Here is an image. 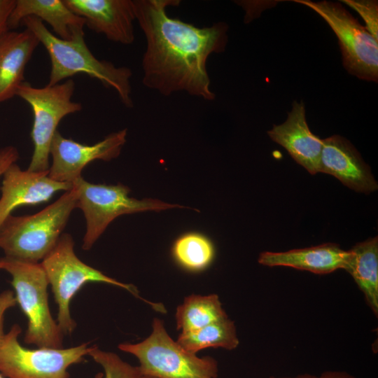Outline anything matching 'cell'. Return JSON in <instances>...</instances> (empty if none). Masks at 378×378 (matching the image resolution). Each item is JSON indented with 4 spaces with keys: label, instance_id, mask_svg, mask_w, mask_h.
Returning <instances> with one entry per match:
<instances>
[{
    "label": "cell",
    "instance_id": "1",
    "mask_svg": "<svg viewBox=\"0 0 378 378\" xmlns=\"http://www.w3.org/2000/svg\"><path fill=\"white\" fill-rule=\"evenodd\" d=\"M180 0H132L135 19L144 33L146 46L142 61V83L162 95L184 92L206 101L215 99L211 90L207 60L224 52L227 43V24L219 22L197 27L170 18L169 6Z\"/></svg>",
    "mask_w": 378,
    "mask_h": 378
},
{
    "label": "cell",
    "instance_id": "2",
    "mask_svg": "<svg viewBox=\"0 0 378 378\" xmlns=\"http://www.w3.org/2000/svg\"><path fill=\"white\" fill-rule=\"evenodd\" d=\"M20 24L34 34L49 55L51 69L48 85H56L76 74H85L99 80L106 88L115 90L126 107L133 106L130 69L99 59L90 50L84 38L65 41L57 37L36 18H25Z\"/></svg>",
    "mask_w": 378,
    "mask_h": 378
},
{
    "label": "cell",
    "instance_id": "3",
    "mask_svg": "<svg viewBox=\"0 0 378 378\" xmlns=\"http://www.w3.org/2000/svg\"><path fill=\"white\" fill-rule=\"evenodd\" d=\"M76 206L77 190L74 186L35 214L9 215L0 227V248L6 257L38 262L56 245Z\"/></svg>",
    "mask_w": 378,
    "mask_h": 378
},
{
    "label": "cell",
    "instance_id": "4",
    "mask_svg": "<svg viewBox=\"0 0 378 378\" xmlns=\"http://www.w3.org/2000/svg\"><path fill=\"white\" fill-rule=\"evenodd\" d=\"M74 246L72 237L62 233L41 262L57 304V323L64 335L71 334L76 327L71 315L70 304L74 296L88 282L105 283L122 288L151 305L155 311L166 312L162 304L141 298L134 285L120 282L84 263L74 253Z\"/></svg>",
    "mask_w": 378,
    "mask_h": 378
},
{
    "label": "cell",
    "instance_id": "5",
    "mask_svg": "<svg viewBox=\"0 0 378 378\" xmlns=\"http://www.w3.org/2000/svg\"><path fill=\"white\" fill-rule=\"evenodd\" d=\"M118 349L134 356L143 376L153 378H217V361L211 356L199 357L174 340L163 321L154 318L148 337L138 343H121Z\"/></svg>",
    "mask_w": 378,
    "mask_h": 378
},
{
    "label": "cell",
    "instance_id": "6",
    "mask_svg": "<svg viewBox=\"0 0 378 378\" xmlns=\"http://www.w3.org/2000/svg\"><path fill=\"white\" fill-rule=\"evenodd\" d=\"M0 266L11 275L17 303L28 321L24 342L38 348H62L64 334L50 311L49 283L41 262L4 256Z\"/></svg>",
    "mask_w": 378,
    "mask_h": 378
},
{
    "label": "cell",
    "instance_id": "7",
    "mask_svg": "<svg viewBox=\"0 0 378 378\" xmlns=\"http://www.w3.org/2000/svg\"><path fill=\"white\" fill-rule=\"evenodd\" d=\"M74 90L72 79L41 88L24 81L18 88L16 96L30 106L34 115L31 132L34 153L27 170L49 169L51 142L59 123L65 116L82 110L80 103L71 100Z\"/></svg>",
    "mask_w": 378,
    "mask_h": 378
},
{
    "label": "cell",
    "instance_id": "8",
    "mask_svg": "<svg viewBox=\"0 0 378 378\" xmlns=\"http://www.w3.org/2000/svg\"><path fill=\"white\" fill-rule=\"evenodd\" d=\"M73 184L77 190L76 207L83 211L86 221L82 246L85 251L91 248L107 226L120 215L184 207L157 199L130 197V188L121 183L94 184L81 176Z\"/></svg>",
    "mask_w": 378,
    "mask_h": 378
},
{
    "label": "cell",
    "instance_id": "9",
    "mask_svg": "<svg viewBox=\"0 0 378 378\" xmlns=\"http://www.w3.org/2000/svg\"><path fill=\"white\" fill-rule=\"evenodd\" d=\"M21 328L14 324L0 347V373L6 378H69L68 369L84 360L89 342L69 348L29 349L18 341Z\"/></svg>",
    "mask_w": 378,
    "mask_h": 378
},
{
    "label": "cell",
    "instance_id": "10",
    "mask_svg": "<svg viewBox=\"0 0 378 378\" xmlns=\"http://www.w3.org/2000/svg\"><path fill=\"white\" fill-rule=\"evenodd\" d=\"M316 11L338 38L343 65L362 80L377 82L378 43L367 29L340 3L295 0Z\"/></svg>",
    "mask_w": 378,
    "mask_h": 378
},
{
    "label": "cell",
    "instance_id": "11",
    "mask_svg": "<svg viewBox=\"0 0 378 378\" xmlns=\"http://www.w3.org/2000/svg\"><path fill=\"white\" fill-rule=\"evenodd\" d=\"M127 134V129H123L93 145H85L66 139L57 131L50 149L52 164L48 169L49 177L73 183L81 177L83 169L90 162L96 160L110 161L118 157L126 143Z\"/></svg>",
    "mask_w": 378,
    "mask_h": 378
},
{
    "label": "cell",
    "instance_id": "12",
    "mask_svg": "<svg viewBox=\"0 0 378 378\" xmlns=\"http://www.w3.org/2000/svg\"><path fill=\"white\" fill-rule=\"evenodd\" d=\"M93 31L114 43L130 45L135 39L132 0H64Z\"/></svg>",
    "mask_w": 378,
    "mask_h": 378
},
{
    "label": "cell",
    "instance_id": "13",
    "mask_svg": "<svg viewBox=\"0 0 378 378\" xmlns=\"http://www.w3.org/2000/svg\"><path fill=\"white\" fill-rule=\"evenodd\" d=\"M48 174L22 170L15 162L6 169L0 188V227L16 207L45 202L55 192L73 188L72 183L54 181Z\"/></svg>",
    "mask_w": 378,
    "mask_h": 378
},
{
    "label": "cell",
    "instance_id": "14",
    "mask_svg": "<svg viewBox=\"0 0 378 378\" xmlns=\"http://www.w3.org/2000/svg\"><path fill=\"white\" fill-rule=\"evenodd\" d=\"M322 143L319 172L334 176L358 192L369 193L377 189L370 167L347 139L333 135L323 139Z\"/></svg>",
    "mask_w": 378,
    "mask_h": 378
},
{
    "label": "cell",
    "instance_id": "15",
    "mask_svg": "<svg viewBox=\"0 0 378 378\" xmlns=\"http://www.w3.org/2000/svg\"><path fill=\"white\" fill-rule=\"evenodd\" d=\"M267 134L309 173L319 172L322 139L309 130L303 102L295 101L286 121L274 125Z\"/></svg>",
    "mask_w": 378,
    "mask_h": 378
},
{
    "label": "cell",
    "instance_id": "16",
    "mask_svg": "<svg viewBox=\"0 0 378 378\" xmlns=\"http://www.w3.org/2000/svg\"><path fill=\"white\" fill-rule=\"evenodd\" d=\"M30 16L48 23L55 35L62 40L84 38V19L74 13L64 0H15L8 21V29L17 28L23 19Z\"/></svg>",
    "mask_w": 378,
    "mask_h": 378
},
{
    "label": "cell",
    "instance_id": "17",
    "mask_svg": "<svg viewBox=\"0 0 378 378\" xmlns=\"http://www.w3.org/2000/svg\"><path fill=\"white\" fill-rule=\"evenodd\" d=\"M39 43L34 34L26 28L0 34V103L16 96L24 82L26 66Z\"/></svg>",
    "mask_w": 378,
    "mask_h": 378
},
{
    "label": "cell",
    "instance_id": "18",
    "mask_svg": "<svg viewBox=\"0 0 378 378\" xmlns=\"http://www.w3.org/2000/svg\"><path fill=\"white\" fill-rule=\"evenodd\" d=\"M350 254V250L345 251L338 244L328 243L284 252L264 251L258 261L268 267L284 266L326 274L338 269L345 270Z\"/></svg>",
    "mask_w": 378,
    "mask_h": 378
},
{
    "label": "cell",
    "instance_id": "19",
    "mask_svg": "<svg viewBox=\"0 0 378 378\" xmlns=\"http://www.w3.org/2000/svg\"><path fill=\"white\" fill-rule=\"evenodd\" d=\"M347 271L363 293L374 314H378L377 237L358 243L350 250Z\"/></svg>",
    "mask_w": 378,
    "mask_h": 378
},
{
    "label": "cell",
    "instance_id": "20",
    "mask_svg": "<svg viewBox=\"0 0 378 378\" xmlns=\"http://www.w3.org/2000/svg\"><path fill=\"white\" fill-rule=\"evenodd\" d=\"M216 294H192L184 298L176 312L177 330L181 333L194 331L227 317Z\"/></svg>",
    "mask_w": 378,
    "mask_h": 378
},
{
    "label": "cell",
    "instance_id": "21",
    "mask_svg": "<svg viewBox=\"0 0 378 378\" xmlns=\"http://www.w3.org/2000/svg\"><path fill=\"white\" fill-rule=\"evenodd\" d=\"M176 342L195 354L208 348L232 350L239 343L234 323L228 316L196 330L180 333Z\"/></svg>",
    "mask_w": 378,
    "mask_h": 378
},
{
    "label": "cell",
    "instance_id": "22",
    "mask_svg": "<svg viewBox=\"0 0 378 378\" xmlns=\"http://www.w3.org/2000/svg\"><path fill=\"white\" fill-rule=\"evenodd\" d=\"M172 255L176 262L185 270L199 272L206 269L215 254L212 241L206 235L197 232L181 234L174 242Z\"/></svg>",
    "mask_w": 378,
    "mask_h": 378
},
{
    "label": "cell",
    "instance_id": "23",
    "mask_svg": "<svg viewBox=\"0 0 378 378\" xmlns=\"http://www.w3.org/2000/svg\"><path fill=\"white\" fill-rule=\"evenodd\" d=\"M88 356L102 368L103 378H141L138 367L124 361L113 352L102 350L94 345Z\"/></svg>",
    "mask_w": 378,
    "mask_h": 378
},
{
    "label": "cell",
    "instance_id": "24",
    "mask_svg": "<svg viewBox=\"0 0 378 378\" xmlns=\"http://www.w3.org/2000/svg\"><path fill=\"white\" fill-rule=\"evenodd\" d=\"M345 4L355 10L363 18L365 28L378 39V4L374 0H342Z\"/></svg>",
    "mask_w": 378,
    "mask_h": 378
},
{
    "label": "cell",
    "instance_id": "25",
    "mask_svg": "<svg viewBox=\"0 0 378 378\" xmlns=\"http://www.w3.org/2000/svg\"><path fill=\"white\" fill-rule=\"evenodd\" d=\"M16 304V298L12 290H6L0 293V347L6 335L4 331L5 313L8 309L15 307Z\"/></svg>",
    "mask_w": 378,
    "mask_h": 378
},
{
    "label": "cell",
    "instance_id": "26",
    "mask_svg": "<svg viewBox=\"0 0 378 378\" xmlns=\"http://www.w3.org/2000/svg\"><path fill=\"white\" fill-rule=\"evenodd\" d=\"M19 158L17 148L13 146H8L0 148V176L3 175L6 169Z\"/></svg>",
    "mask_w": 378,
    "mask_h": 378
},
{
    "label": "cell",
    "instance_id": "27",
    "mask_svg": "<svg viewBox=\"0 0 378 378\" xmlns=\"http://www.w3.org/2000/svg\"><path fill=\"white\" fill-rule=\"evenodd\" d=\"M15 3V0H0V34L9 30L8 21Z\"/></svg>",
    "mask_w": 378,
    "mask_h": 378
},
{
    "label": "cell",
    "instance_id": "28",
    "mask_svg": "<svg viewBox=\"0 0 378 378\" xmlns=\"http://www.w3.org/2000/svg\"><path fill=\"white\" fill-rule=\"evenodd\" d=\"M319 378H356L354 376L343 371L328 370L323 372Z\"/></svg>",
    "mask_w": 378,
    "mask_h": 378
},
{
    "label": "cell",
    "instance_id": "29",
    "mask_svg": "<svg viewBox=\"0 0 378 378\" xmlns=\"http://www.w3.org/2000/svg\"><path fill=\"white\" fill-rule=\"evenodd\" d=\"M270 378H319V377L315 375L311 374H298L295 377H270Z\"/></svg>",
    "mask_w": 378,
    "mask_h": 378
},
{
    "label": "cell",
    "instance_id": "30",
    "mask_svg": "<svg viewBox=\"0 0 378 378\" xmlns=\"http://www.w3.org/2000/svg\"><path fill=\"white\" fill-rule=\"evenodd\" d=\"M103 372H99L95 375L94 378H103Z\"/></svg>",
    "mask_w": 378,
    "mask_h": 378
},
{
    "label": "cell",
    "instance_id": "31",
    "mask_svg": "<svg viewBox=\"0 0 378 378\" xmlns=\"http://www.w3.org/2000/svg\"><path fill=\"white\" fill-rule=\"evenodd\" d=\"M141 378H153V377L141 375Z\"/></svg>",
    "mask_w": 378,
    "mask_h": 378
},
{
    "label": "cell",
    "instance_id": "32",
    "mask_svg": "<svg viewBox=\"0 0 378 378\" xmlns=\"http://www.w3.org/2000/svg\"><path fill=\"white\" fill-rule=\"evenodd\" d=\"M0 378H5V377L0 373Z\"/></svg>",
    "mask_w": 378,
    "mask_h": 378
},
{
    "label": "cell",
    "instance_id": "33",
    "mask_svg": "<svg viewBox=\"0 0 378 378\" xmlns=\"http://www.w3.org/2000/svg\"><path fill=\"white\" fill-rule=\"evenodd\" d=\"M0 269H1V266H0Z\"/></svg>",
    "mask_w": 378,
    "mask_h": 378
}]
</instances>
